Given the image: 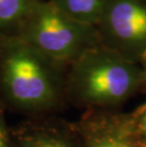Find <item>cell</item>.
<instances>
[{
	"mask_svg": "<svg viewBox=\"0 0 146 147\" xmlns=\"http://www.w3.org/2000/svg\"><path fill=\"white\" fill-rule=\"evenodd\" d=\"M16 38L50 63L75 62L95 48L94 27L70 19L49 1L38 0Z\"/></svg>",
	"mask_w": 146,
	"mask_h": 147,
	"instance_id": "1",
	"label": "cell"
},
{
	"mask_svg": "<svg viewBox=\"0 0 146 147\" xmlns=\"http://www.w3.org/2000/svg\"><path fill=\"white\" fill-rule=\"evenodd\" d=\"M75 80L86 101L115 105L130 98L142 82L137 63L108 48L95 47L75 62Z\"/></svg>",
	"mask_w": 146,
	"mask_h": 147,
	"instance_id": "2",
	"label": "cell"
},
{
	"mask_svg": "<svg viewBox=\"0 0 146 147\" xmlns=\"http://www.w3.org/2000/svg\"><path fill=\"white\" fill-rule=\"evenodd\" d=\"M50 63L18 38L0 39V74L11 98L19 104L42 106L53 101Z\"/></svg>",
	"mask_w": 146,
	"mask_h": 147,
	"instance_id": "3",
	"label": "cell"
},
{
	"mask_svg": "<svg viewBox=\"0 0 146 147\" xmlns=\"http://www.w3.org/2000/svg\"><path fill=\"white\" fill-rule=\"evenodd\" d=\"M98 26L110 49L134 62L146 59L145 0H106Z\"/></svg>",
	"mask_w": 146,
	"mask_h": 147,
	"instance_id": "4",
	"label": "cell"
},
{
	"mask_svg": "<svg viewBox=\"0 0 146 147\" xmlns=\"http://www.w3.org/2000/svg\"><path fill=\"white\" fill-rule=\"evenodd\" d=\"M38 0H0V39L16 38Z\"/></svg>",
	"mask_w": 146,
	"mask_h": 147,
	"instance_id": "5",
	"label": "cell"
},
{
	"mask_svg": "<svg viewBox=\"0 0 146 147\" xmlns=\"http://www.w3.org/2000/svg\"><path fill=\"white\" fill-rule=\"evenodd\" d=\"M70 19L85 26H98L106 0H48Z\"/></svg>",
	"mask_w": 146,
	"mask_h": 147,
	"instance_id": "6",
	"label": "cell"
},
{
	"mask_svg": "<svg viewBox=\"0 0 146 147\" xmlns=\"http://www.w3.org/2000/svg\"><path fill=\"white\" fill-rule=\"evenodd\" d=\"M90 147H137L131 139L120 131H109L102 134Z\"/></svg>",
	"mask_w": 146,
	"mask_h": 147,
	"instance_id": "7",
	"label": "cell"
},
{
	"mask_svg": "<svg viewBox=\"0 0 146 147\" xmlns=\"http://www.w3.org/2000/svg\"><path fill=\"white\" fill-rule=\"evenodd\" d=\"M25 147H68L62 140L54 138H38L30 140Z\"/></svg>",
	"mask_w": 146,
	"mask_h": 147,
	"instance_id": "8",
	"label": "cell"
},
{
	"mask_svg": "<svg viewBox=\"0 0 146 147\" xmlns=\"http://www.w3.org/2000/svg\"><path fill=\"white\" fill-rule=\"evenodd\" d=\"M141 130H142V132H143V135L146 139V109L143 112V114H142L141 121Z\"/></svg>",
	"mask_w": 146,
	"mask_h": 147,
	"instance_id": "9",
	"label": "cell"
},
{
	"mask_svg": "<svg viewBox=\"0 0 146 147\" xmlns=\"http://www.w3.org/2000/svg\"><path fill=\"white\" fill-rule=\"evenodd\" d=\"M0 147H6V137L1 124H0Z\"/></svg>",
	"mask_w": 146,
	"mask_h": 147,
	"instance_id": "10",
	"label": "cell"
}]
</instances>
